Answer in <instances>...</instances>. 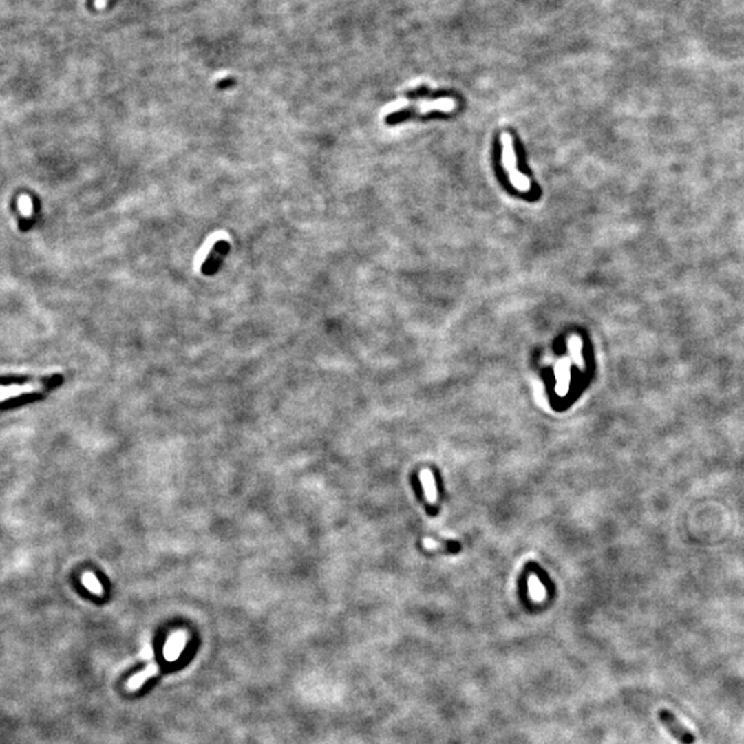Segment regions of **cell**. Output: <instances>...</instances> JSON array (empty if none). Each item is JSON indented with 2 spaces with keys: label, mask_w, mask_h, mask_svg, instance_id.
<instances>
[{
  "label": "cell",
  "mask_w": 744,
  "mask_h": 744,
  "mask_svg": "<svg viewBox=\"0 0 744 744\" xmlns=\"http://www.w3.org/2000/svg\"><path fill=\"white\" fill-rule=\"evenodd\" d=\"M60 381H61L60 376H53V378L32 381V382H28V383H24V385L17 383V385L0 386V403L12 401V400L21 398V397H25V396H34V394L45 393L49 389L54 387L57 383H60Z\"/></svg>",
  "instance_id": "6da1fadb"
},
{
  "label": "cell",
  "mask_w": 744,
  "mask_h": 744,
  "mask_svg": "<svg viewBox=\"0 0 744 744\" xmlns=\"http://www.w3.org/2000/svg\"><path fill=\"white\" fill-rule=\"evenodd\" d=\"M500 142H502V148H503L502 162H503V166H504V169L507 171V176H509V180H510L511 185L520 192H529L531 181L525 176H522L517 169V158H516L511 136L507 134V133H503L500 136Z\"/></svg>",
  "instance_id": "7a4b0ae2"
},
{
  "label": "cell",
  "mask_w": 744,
  "mask_h": 744,
  "mask_svg": "<svg viewBox=\"0 0 744 744\" xmlns=\"http://www.w3.org/2000/svg\"><path fill=\"white\" fill-rule=\"evenodd\" d=\"M229 251H231L229 242H226V240L217 242L213 246L210 254L207 255V259L202 265V273L204 276H214L220 270V268L222 266L224 259L229 254Z\"/></svg>",
  "instance_id": "3957f363"
},
{
  "label": "cell",
  "mask_w": 744,
  "mask_h": 744,
  "mask_svg": "<svg viewBox=\"0 0 744 744\" xmlns=\"http://www.w3.org/2000/svg\"><path fill=\"white\" fill-rule=\"evenodd\" d=\"M659 718L663 722V725L671 732V734L677 740H679L682 744H693L694 743V736L683 725H681L678 722V719L675 718V715L671 711H668L666 708L660 710L659 711Z\"/></svg>",
  "instance_id": "277c9868"
},
{
  "label": "cell",
  "mask_w": 744,
  "mask_h": 744,
  "mask_svg": "<svg viewBox=\"0 0 744 744\" xmlns=\"http://www.w3.org/2000/svg\"><path fill=\"white\" fill-rule=\"evenodd\" d=\"M454 105L455 103L452 100H448V98H441L438 101H433V103H426L423 107H419V108H411V109H405V111H400L397 118L393 119L394 120H398V119H404V118H408V116H414L416 114H426V112H430V111H443V112H451L454 109Z\"/></svg>",
  "instance_id": "5b68a950"
},
{
  "label": "cell",
  "mask_w": 744,
  "mask_h": 744,
  "mask_svg": "<svg viewBox=\"0 0 744 744\" xmlns=\"http://www.w3.org/2000/svg\"><path fill=\"white\" fill-rule=\"evenodd\" d=\"M185 642H187V635L184 633H176L174 635H171L167 641V645L164 648V657L167 661H176L181 652L184 650L185 648Z\"/></svg>",
  "instance_id": "8992f818"
},
{
  "label": "cell",
  "mask_w": 744,
  "mask_h": 744,
  "mask_svg": "<svg viewBox=\"0 0 744 744\" xmlns=\"http://www.w3.org/2000/svg\"><path fill=\"white\" fill-rule=\"evenodd\" d=\"M156 672H158V666H156V664H152V666L147 667L142 672L136 674V675L129 681V689H130V690L138 689L140 686H142V683H144L148 678H151V677L155 675Z\"/></svg>",
  "instance_id": "52a82bcc"
},
{
  "label": "cell",
  "mask_w": 744,
  "mask_h": 744,
  "mask_svg": "<svg viewBox=\"0 0 744 744\" xmlns=\"http://www.w3.org/2000/svg\"><path fill=\"white\" fill-rule=\"evenodd\" d=\"M421 480H422V485L425 488V492H426V496L430 502H434L437 499V489H436V485H434V480H433V476L429 470H423L421 473Z\"/></svg>",
  "instance_id": "ba28073f"
},
{
  "label": "cell",
  "mask_w": 744,
  "mask_h": 744,
  "mask_svg": "<svg viewBox=\"0 0 744 744\" xmlns=\"http://www.w3.org/2000/svg\"><path fill=\"white\" fill-rule=\"evenodd\" d=\"M19 210L23 214V217H25V218L32 217L34 203H32V199L28 195H21L19 198Z\"/></svg>",
  "instance_id": "9c48e42d"
},
{
  "label": "cell",
  "mask_w": 744,
  "mask_h": 744,
  "mask_svg": "<svg viewBox=\"0 0 744 744\" xmlns=\"http://www.w3.org/2000/svg\"><path fill=\"white\" fill-rule=\"evenodd\" d=\"M83 583H85V586H86L89 590H92L93 593H97V594H101V593H103L101 584H100V582L97 580V577H96L94 575L86 573V575L83 576Z\"/></svg>",
  "instance_id": "30bf717a"
},
{
  "label": "cell",
  "mask_w": 744,
  "mask_h": 744,
  "mask_svg": "<svg viewBox=\"0 0 744 744\" xmlns=\"http://www.w3.org/2000/svg\"><path fill=\"white\" fill-rule=\"evenodd\" d=\"M568 379H569V372H568V368L566 367H560L558 368V390L561 392V394H564V390L568 387Z\"/></svg>",
  "instance_id": "8fae6325"
},
{
  "label": "cell",
  "mask_w": 744,
  "mask_h": 744,
  "mask_svg": "<svg viewBox=\"0 0 744 744\" xmlns=\"http://www.w3.org/2000/svg\"><path fill=\"white\" fill-rule=\"evenodd\" d=\"M529 590H531L532 597H535V598H542L544 595V590H543L542 584L533 576L529 579Z\"/></svg>",
  "instance_id": "7c38bea8"
},
{
  "label": "cell",
  "mask_w": 744,
  "mask_h": 744,
  "mask_svg": "<svg viewBox=\"0 0 744 744\" xmlns=\"http://www.w3.org/2000/svg\"><path fill=\"white\" fill-rule=\"evenodd\" d=\"M96 5H101L103 9H111L118 3V0H94Z\"/></svg>",
  "instance_id": "4fadbf2b"
},
{
  "label": "cell",
  "mask_w": 744,
  "mask_h": 744,
  "mask_svg": "<svg viewBox=\"0 0 744 744\" xmlns=\"http://www.w3.org/2000/svg\"><path fill=\"white\" fill-rule=\"evenodd\" d=\"M233 85H235V79H232V78H228V79H222L221 82H218L217 87H218V89H221V90H225V89H229V87H232Z\"/></svg>",
  "instance_id": "5bb4252c"
}]
</instances>
